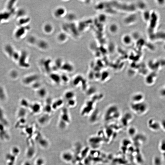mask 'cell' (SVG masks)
<instances>
[{"instance_id": "cell-1", "label": "cell", "mask_w": 165, "mask_h": 165, "mask_svg": "<svg viewBox=\"0 0 165 165\" xmlns=\"http://www.w3.org/2000/svg\"><path fill=\"white\" fill-rule=\"evenodd\" d=\"M70 118L68 110L67 109L64 108L61 111V116L59 122L60 128H64L67 124L70 123Z\"/></svg>"}, {"instance_id": "cell-2", "label": "cell", "mask_w": 165, "mask_h": 165, "mask_svg": "<svg viewBox=\"0 0 165 165\" xmlns=\"http://www.w3.org/2000/svg\"><path fill=\"white\" fill-rule=\"evenodd\" d=\"M39 78V76L37 74H30L24 77L22 81L25 85L31 86L35 82L38 81Z\"/></svg>"}, {"instance_id": "cell-3", "label": "cell", "mask_w": 165, "mask_h": 165, "mask_svg": "<svg viewBox=\"0 0 165 165\" xmlns=\"http://www.w3.org/2000/svg\"><path fill=\"white\" fill-rule=\"evenodd\" d=\"M10 135L7 129V127L0 123V140L8 141L10 139Z\"/></svg>"}, {"instance_id": "cell-4", "label": "cell", "mask_w": 165, "mask_h": 165, "mask_svg": "<svg viewBox=\"0 0 165 165\" xmlns=\"http://www.w3.org/2000/svg\"><path fill=\"white\" fill-rule=\"evenodd\" d=\"M17 157L15 156L11 153H8L5 157L6 163L7 165H14L16 162Z\"/></svg>"}, {"instance_id": "cell-5", "label": "cell", "mask_w": 165, "mask_h": 165, "mask_svg": "<svg viewBox=\"0 0 165 165\" xmlns=\"http://www.w3.org/2000/svg\"><path fill=\"white\" fill-rule=\"evenodd\" d=\"M41 106L37 102L30 103L28 108L29 109L32 113L33 114L39 113L41 110Z\"/></svg>"}, {"instance_id": "cell-6", "label": "cell", "mask_w": 165, "mask_h": 165, "mask_svg": "<svg viewBox=\"0 0 165 165\" xmlns=\"http://www.w3.org/2000/svg\"><path fill=\"white\" fill-rule=\"evenodd\" d=\"M133 39L131 35L125 34L122 37L121 41L123 44L127 46L130 45L133 42Z\"/></svg>"}, {"instance_id": "cell-7", "label": "cell", "mask_w": 165, "mask_h": 165, "mask_svg": "<svg viewBox=\"0 0 165 165\" xmlns=\"http://www.w3.org/2000/svg\"><path fill=\"white\" fill-rule=\"evenodd\" d=\"M0 123L3 124L7 127L9 125V122L5 116L4 111L0 107Z\"/></svg>"}, {"instance_id": "cell-8", "label": "cell", "mask_w": 165, "mask_h": 165, "mask_svg": "<svg viewBox=\"0 0 165 165\" xmlns=\"http://www.w3.org/2000/svg\"><path fill=\"white\" fill-rule=\"evenodd\" d=\"M49 78L51 80L56 84H59L61 82V76L57 73H51Z\"/></svg>"}, {"instance_id": "cell-9", "label": "cell", "mask_w": 165, "mask_h": 165, "mask_svg": "<svg viewBox=\"0 0 165 165\" xmlns=\"http://www.w3.org/2000/svg\"><path fill=\"white\" fill-rule=\"evenodd\" d=\"M109 31L111 34H115L117 33L119 30L118 25L115 23H111L109 27Z\"/></svg>"}, {"instance_id": "cell-10", "label": "cell", "mask_w": 165, "mask_h": 165, "mask_svg": "<svg viewBox=\"0 0 165 165\" xmlns=\"http://www.w3.org/2000/svg\"><path fill=\"white\" fill-rule=\"evenodd\" d=\"M61 69L64 71L68 73H71L73 71L74 68L72 65L68 63H64L62 65Z\"/></svg>"}, {"instance_id": "cell-11", "label": "cell", "mask_w": 165, "mask_h": 165, "mask_svg": "<svg viewBox=\"0 0 165 165\" xmlns=\"http://www.w3.org/2000/svg\"><path fill=\"white\" fill-rule=\"evenodd\" d=\"M7 96L5 89L0 86V101L4 102L7 99Z\"/></svg>"}, {"instance_id": "cell-12", "label": "cell", "mask_w": 165, "mask_h": 165, "mask_svg": "<svg viewBox=\"0 0 165 165\" xmlns=\"http://www.w3.org/2000/svg\"><path fill=\"white\" fill-rule=\"evenodd\" d=\"M64 101L62 99H59L52 103V110H55L63 104Z\"/></svg>"}, {"instance_id": "cell-13", "label": "cell", "mask_w": 165, "mask_h": 165, "mask_svg": "<svg viewBox=\"0 0 165 165\" xmlns=\"http://www.w3.org/2000/svg\"><path fill=\"white\" fill-rule=\"evenodd\" d=\"M27 113L26 109L21 107L17 112V118L18 119L25 118Z\"/></svg>"}, {"instance_id": "cell-14", "label": "cell", "mask_w": 165, "mask_h": 165, "mask_svg": "<svg viewBox=\"0 0 165 165\" xmlns=\"http://www.w3.org/2000/svg\"><path fill=\"white\" fill-rule=\"evenodd\" d=\"M37 94L38 96L41 98H44L47 96V91L45 88L41 87L36 91Z\"/></svg>"}, {"instance_id": "cell-15", "label": "cell", "mask_w": 165, "mask_h": 165, "mask_svg": "<svg viewBox=\"0 0 165 165\" xmlns=\"http://www.w3.org/2000/svg\"><path fill=\"white\" fill-rule=\"evenodd\" d=\"M52 102L50 99L47 100L46 105L44 107V110L47 114H49L52 111Z\"/></svg>"}, {"instance_id": "cell-16", "label": "cell", "mask_w": 165, "mask_h": 165, "mask_svg": "<svg viewBox=\"0 0 165 165\" xmlns=\"http://www.w3.org/2000/svg\"><path fill=\"white\" fill-rule=\"evenodd\" d=\"M64 97L67 100H70L72 99H74L75 97V94L73 91H68L66 92L64 94Z\"/></svg>"}, {"instance_id": "cell-17", "label": "cell", "mask_w": 165, "mask_h": 165, "mask_svg": "<svg viewBox=\"0 0 165 165\" xmlns=\"http://www.w3.org/2000/svg\"><path fill=\"white\" fill-rule=\"evenodd\" d=\"M10 152L18 158L20 154V149L18 146H13L10 150Z\"/></svg>"}, {"instance_id": "cell-18", "label": "cell", "mask_w": 165, "mask_h": 165, "mask_svg": "<svg viewBox=\"0 0 165 165\" xmlns=\"http://www.w3.org/2000/svg\"><path fill=\"white\" fill-rule=\"evenodd\" d=\"M30 103L27 99H21L20 101V105L21 106V107L22 108L27 109L29 108Z\"/></svg>"}, {"instance_id": "cell-19", "label": "cell", "mask_w": 165, "mask_h": 165, "mask_svg": "<svg viewBox=\"0 0 165 165\" xmlns=\"http://www.w3.org/2000/svg\"><path fill=\"white\" fill-rule=\"evenodd\" d=\"M49 114L46 113L45 114L42 116L39 119V122L41 124H44L46 123L49 120Z\"/></svg>"}, {"instance_id": "cell-20", "label": "cell", "mask_w": 165, "mask_h": 165, "mask_svg": "<svg viewBox=\"0 0 165 165\" xmlns=\"http://www.w3.org/2000/svg\"><path fill=\"white\" fill-rule=\"evenodd\" d=\"M65 12V10L63 8H58L55 11V15L56 17L60 18L63 15Z\"/></svg>"}, {"instance_id": "cell-21", "label": "cell", "mask_w": 165, "mask_h": 165, "mask_svg": "<svg viewBox=\"0 0 165 165\" xmlns=\"http://www.w3.org/2000/svg\"><path fill=\"white\" fill-rule=\"evenodd\" d=\"M67 104L69 107H74L76 105V101L74 99L67 100Z\"/></svg>"}, {"instance_id": "cell-22", "label": "cell", "mask_w": 165, "mask_h": 165, "mask_svg": "<svg viewBox=\"0 0 165 165\" xmlns=\"http://www.w3.org/2000/svg\"><path fill=\"white\" fill-rule=\"evenodd\" d=\"M38 81H37L31 86V87L33 89H35L37 90L39 89L41 87V84L40 82H38Z\"/></svg>"}, {"instance_id": "cell-23", "label": "cell", "mask_w": 165, "mask_h": 165, "mask_svg": "<svg viewBox=\"0 0 165 165\" xmlns=\"http://www.w3.org/2000/svg\"><path fill=\"white\" fill-rule=\"evenodd\" d=\"M60 76H61V82H63L64 83H67L69 82V78L68 76L64 74Z\"/></svg>"}, {"instance_id": "cell-24", "label": "cell", "mask_w": 165, "mask_h": 165, "mask_svg": "<svg viewBox=\"0 0 165 165\" xmlns=\"http://www.w3.org/2000/svg\"><path fill=\"white\" fill-rule=\"evenodd\" d=\"M155 3L158 6L163 7L165 6V0H156Z\"/></svg>"}, {"instance_id": "cell-25", "label": "cell", "mask_w": 165, "mask_h": 165, "mask_svg": "<svg viewBox=\"0 0 165 165\" xmlns=\"http://www.w3.org/2000/svg\"><path fill=\"white\" fill-rule=\"evenodd\" d=\"M160 149L161 151H163L164 150L165 151V141H162L160 144Z\"/></svg>"}, {"instance_id": "cell-26", "label": "cell", "mask_w": 165, "mask_h": 165, "mask_svg": "<svg viewBox=\"0 0 165 165\" xmlns=\"http://www.w3.org/2000/svg\"><path fill=\"white\" fill-rule=\"evenodd\" d=\"M52 27L50 25H46L45 26V27H44L45 31L47 32H50L52 31Z\"/></svg>"}, {"instance_id": "cell-27", "label": "cell", "mask_w": 165, "mask_h": 165, "mask_svg": "<svg viewBox=\"0 0 165 165\" xmlns=\"http://www.w3.org/2000/svg\"><path fill=\"white\" fill-rule=\"evenodd\" d=\"M163 48L164 50L165 51V43L164 45H163Z\"/></svg>"}]
</instances>
